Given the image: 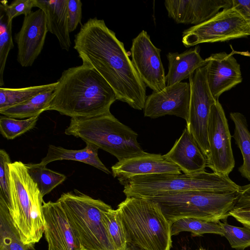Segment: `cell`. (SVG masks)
Masks as SVG:
<instances>
[{"label": "cell", "instance_id": "cell-1", "mask_svg": "<svg viewBox=\"0 0 250 250\" xmlns=\"http://www.w3.org/2000/svg\"><path fill=\"white\" fill-rule=\"evenodd\" d=\"M74 48L83 64L95 69L114 91L116 99L135 109H144L146 85L119 41L103 20L90 18L75 35Z\"/></svg>", "mask_w": 250, "mask_h": 250}, {"label": "cell", "instance_id": "cell-2", "mask_svg": "<svg viewBox=\"0 0 250 250\" xmlns=\"http://www.w3.org/2000/svg\"><path fill=\"white\" fill-rule=\"evenodd\" d=\"M47 110L71 118L92 117L110 111L117 100L106 81L94 68L82 64L65 70L57 81Z\"/></svg>", "mask_w": 250, "mask_h": 250}, {"label": "cell", "instance_id": "cell-3", "mask_svg": "<svg viewBox=\"0 0 250 250\" xmlns=\"http://www.w3.org/2000/svg\"><path fill=\"white\" fill-rule=\"evenodd\" d=\"M117 209L128 244L140 250H170L171 223L157 203L149 199L127 197Z\"/></svg>", "mask_w": 250, "mask_h": 250}, {"label": "cell", "instance_id": "cell-4", "mask_svg": "<svg viewBox=\"0 0 250 250\" xmlns=\"http://www.w3.org/2000/svg\"><path fill=\"white\" fill-rule=\"evenodd\" d=\"M128 197L148 199L187 191L239 192L240 186L228 175L206 171L193 174H152L119 180Z\"/></svg>", "mask_w": 250, "mask_h": 250}, {"label": "cell", "instance_id": "cell-5", "mask_svg": "<svg viewBox=\"0 0 250 250\" xmlns=\"http://www.w3.org/2000/svg\"><path fill=\"white\" fill-rule=\"evenodd\" d=\"M9 168L11 197L9 213L22 242L34 245L40 240L44 230L43 196L25 164L11 162Z\"/></svg>", "mask_w": 250, "mask_h": 250}, {"label": "cell", "instance_id": "cell-6", "mask_svg": "<svg viewBox=\"0 0 250 250\" xmlns=\"http://www.w3.org/2000/svg\"><path fill=\"white\" fill-rule=\"evenodd\" d=\"M65 134L114 156L118 161L146 153L137 141L138 134L110 112L92 117L71 118Z\"/></svg>", "mask_w": 250, "mask_h": 250}, {"label": "cell", "instance_id": "cell-7", "mask_svg": "<svg viewBox=\"0 0 250 250\" xmlns=\"http://www.w3.org/2000/svg\"><path fill=\"white\" fill-rule=\"evenodd\" d=\"M84 250H115L104 224V213L111 207L75 189L57 200Z\"/></svg>", "mask_w": 250, "mask_h": 250}, {"label": "cell", "instance_id": "cell-8", "mask_svg": "<svg viewBox=\"0 0 250 250\" xmlns=\"http://www.w3.org/2000/svg\"><path fill=\"white\" fill-rule=\"evenodd\" d=\"M238 197L239 192L192 190L164 194L148 199L159 205L172 224L174 221L184 218L219 223L228 218Z\"/></svg>", "mask_w": 250, "mask_h": 250}, {"label": "cell", "instance_id": "cell-9", "mask_svg": "<svg viewBox=\"0 0 250 250\" xmlns=\"http://www.w3.org/2000/svg\"><path fill=\"white\" fill-rule=\"evenodd\" d=\"M182 35V42L187 47L249 36L250 18L232 6L223 9L209 20L185 30Z\"/></svg>", "mask_w": 250, "mask_h": 250}, {"label": "cell", "instance_id": "cell-10", "mask_svg": "<svg viewBox=\"0 0 250 250\" xmlns=\"http://www.w3.org/2000/svg\"><path fill=\"white\" fill-rule=\"evenodd\" d=\"M190 98L187 128L206 157L208 154V122L216 100L208 83L206 66L197 69L188 78Z\"/></svg>", "mask_w": 250, "mask_h": 250}, {"label": "cell", "instance_id": "cell-11", "mask_svg": "<svg viewBox=\"0 0 250 250\" xmlns=\"http://www.w3.org/2000/svg\"><path fill=\"white\" fill-rule=\"evenodd\" d=\"M208 137L209 149L207 167L214 173L229 176L235 167V160L228 120L219 100L211 108Z\"/></svg>", "mask_w": 250, "mask_h": 250}, {"label": "cell", "instance_id": "cell-12", "mask_svg": "<svg viewBox=\"0 0 250 250\" xmlns=\"http://www.w3.org/2000/svg\"><path fill=\"white\" fill-rule=\"evenodd\" d=\"M130 50L132 62L146 85L154 92L165 88L167 85L161 50L153 44L146 31L142 30L133 39Z\"/></svg>", "mask_w": 250, "mask_h": 250}, {"label": "cell", "instance_id": "cell-13", "mask_svg": "<svg viewBox=\"0 0 250 250\" xmlns=\"http://www.w3.org/2000/svg\"><path fill=\"white\" fill-rule=\"evenodd\" d=\"M190 98L189 83L180 82L153 92L146 99L144 116L155 119L175 115L188 121Z\"/></svg>", "mask_w": 250, "mask_h": 250}, {"label": "cell", "instance_id": "cell-14", "mask_svg": "<svg viewBox=\"0 0 250 250\" xmlns=\"http://www.w3.org/2000/svg\"><path fill=\"white\" fill-rule=\"evenodd\" d=\"M45 16L39 9L24 16L21 28L15 35L17 61L22 67L32 65L42 52L48 32Z\"/></svg>", "mask_w": 250, "mask_h": 250}, {"label": "cell", "instance_id": "cell-15", "mask_svg": "<svg viewBox=\"0 0 250 250\" xmlns=\"http://www.w3.org/2000/svg\"><path fill=\"white\" fill-rule=\"evenodd\" d=\"M42 209L48 250H84L59 202L44 201Z\"/></svg>", "mask_w": 250, "mask_h": 250}, {"label": "cell", "instance_id": "cell-16", "mask_svg": "<svg viewBox=\"0 0 250 250\" xmlns=\"http://www.w3.org/2000/svg\"><path fill=\"white\" fill-rule=\"evenodd\" d=\"M205 60L208 83L215 100L242 82L240 65L232 54H212Z\"/></svg>", "mask_w": 250, "mask_h": 250}, {"label": "cell", "instance_id": "cell-17", "mask_svg": "<svg viewBox=\"0 0 250 250\" xmlns=\"http://www.w3.org/2000/svg\"><path fill=\"white\" fill-rule=\"evenodd\" d=\"M168 16L177 23L198 25L232 6V0H166Z\"/></svg>", "mask_w": 250, "mask_h": 250}, {"label": "cell", "instance_id": "cell-18", "mask_svg": "<svg viewBox=\"0 0 250 250\" xmlns=\"http://www.w3.org/2000/svg\"><path fill=\"white\" fill-rule=\"evenodd\" d=\"M112 175L118 180L152 174H180V168L164 155L144 154L118 161L111 167Z\"/></svg>", "mask_w": 250, "mask_h": 250}, {"label": "cell", "instance_id": "cell-19", "mask_svg": "<svg viewBox=\"0 0 250 250\" xmlns=\"http://www.w3.org/2000/svg\"><path fill=\"white\" fill-rule=\"evenodd\" d=\"M165 157L186 174L205 171L207 159L187 127Z\"/></svg>", "mask_w": 250, "mask_h": 250}, {"label": "cell", "instance_id": "cell-20", "mask_svg": "<svg viewBox=\"0 0 250 250\" xmlns=\"http://www.w3.org/2000/svg\"><path fill=\"white\" fill-rule=\"evenodd\" d=\"M68 0H34V7L44 13L48 31L56 36L62 49L71 45L68 26Z\"/></svg>", "mask_w": 250, "mask_h": 250}, {"label": "cell", "instance_id": "cell-21", "mask_svg": "<svg viewBox=\"0 0 250 250\" xmlns=\"http://www.w3.org/2000/svg\"><path fill=\"white\" fill-rule=\"evenodd\" d=\"M168 72L166 76V85L170 86L188 78L197 69L206 66L207 62L200 55L196 46L184 52H169Z\"/></svg>", "mask_w": 250, "mask_h": 250}, {"label": "cell", "instance_id": "cell-22", "mask_svg": "<svg viewBox=\"0 0 250 250\" xmlns=\"http://www.w3.org/2000/svg\"><path fill=\"white\" fill-rule=\"evenodd\" d=\"M86 144L84 148L79 150L68 149L59 146L49 145L46 156L39 164L46 166L53 161L73 160L88 164L107 174H110L111 172L98 157L99 148L92 144Z\"/></svg>", "mask_w": 250, "mask_h": 250}, {"label": "cell", "instance_id": "cell-23", "mask_svg": "<svg viewBox=\"0 0 250 250\" xmlns=\"http://www.w3.org/2000/svg\"><path fill=\"white\" fill-rule=\"evenodd\" d=\"M55 88L40 93L22 103L0 110V113L6 117L20 119L39 116L49 108Z\"/></svg>", "mask_w": 250, "mask_h": 250}, {"label": "cell", "instance_id": "cell-24", "mask_svg": "<svg viewBox=\"0 0 250 250\" xmlns=\"http://www.w3.org/2000/svg\"><path fill=\"white\" fill-rule=\"evenodd\" d=\"M0 250H36L34 245H25L15 226L8 208L0 198Z\"/></svg>", "mask_w": 250, "mask_h": 250}, {"label": "cell", "instance_id": "cell-25", "mask_svg": "<svg viewBox=\"0 0 250 250\" xmlns=\"http://www.w3.org/2000/svg\"><path fill=\"white\" fill-rule=\"evenodd\" d=\"M230 118L234 125L232 137L240 149L243 156V164L238 171L241 175L250 182V132L245 116L238 112L230 113Z\"/></svg>", "mask_w": 250, "mask_h": 250}, {"label": "cell", "instance_id": "cell-26", "mask_svg": "<svg viewBox=\"0 0 250 250\" xmlns=\"http://www.w3.org/2000/svg\"><path fill=\"white\" fill-rule=\"evenodd\" d=\"M58 82L23 88H0V110L24 102L38 94L55 88Z\"/></svg>", "mask_w": 250, "mask_h": 250}, {"label": "cell", "instance_id": "cell-27", "mask_svg": "<svg viewBox=\"0 0 250 250\" xmlns=\"http://www.w3.org/2000/svg\"><path fill=\"white\" fill-rule=\"evenodd\" d=\"M27 171L32 180L37 184L43 197L66 179L65 175L56 172L39 164H25Z\"/></svg>", "mask_w": 250, "mask_h": 250}, {"label": "cell", "instance_id": "cell-28", "mask_svg": "<svg viewBox=\"0 0 250 250\" xmlns=\"http://www.w3.org/2000/svg\"><path fill=\"white\" fill-rule=\"evenodd\" d=\"M183 231L190 232L193 236H199L206 233H213L224 236L223 230L218 223L191 218H181L172 222L171 226L172 236L176 235Z\"/></svg>", "mask_w": 250, "mask_h": 250}, {"label": "cell", "instance_id": "cell-29", "mask_svg": "<svg viewBox=\"0 0 250 250\" xmlns=\"http://www.w3.org/2000/svg\"><path fill=\"white\" fill-rule=\"evenodd\" d=\"M110 241L115 250H127L128 241L120 214L117 209L111 208L104 215Z\"/></svg>", "mask_w": 250, "mask_h": 250}, {"label": "cell", "instance_id": "cell-30", "mask_svg": "<svg viewBox=\"0 0 250 250\" xmlns=\"http://www.w3.org/2000/svg\"><path fill=\"white\" fill-rule=\"evenodd\" d=\"M39 116H37L26 119H18L1 116L0 133L8 140L14 139L33 128L39 120Z\"/></svg>", "mask_w": 250, "mask_h": 250}, {"label": "cell", "instance_id": "cell-31", "mask_svg": "<svg viewBox=\"0 0 250 250\" xmlns=\"http://www.w3.org/2000/svg\"><path fill=\"white\" fill-rule=\"evenodd\" d=\"M12 21H8L0 10V86L4 85L3 73L9 51L14 47L12 36Z\"/></svg>", "mask_w": 250, "mask_h": 250}, {"label": "cell", "instance_id": "cell-32", "mask_svg": "<svg viewBox=\"0 0 250 250\" xmlns=\"http://www.w3.org/2000/svg\"><path fill=\"white\" fill-rule=\"evenodd\" d=\"M224 231V236L230 247L237 250H244L250 247V229L230 225L227 223H218Z\"/></svg>", "mask_w": 250, "mask_h": 250}, {"label": "cell", "instance_id": "cell-33", "mask_svg": "<svg viewBox=\"0 0 250 250\" xmlns=\"http://www.w3.org/2000/svg\"><path fill=\"white\" fill-rule=\"evenodd\" d=\"M11 163L8 154L0 149V198L2 199L8 209L11 206V197L9 164Z\"/></svg>", "mask_w": 250, "mask_h": 250}, {"label": "cell", "instance_id": "cell-34", "mask_svg": "<svg viewBox=\"0 0 250 250\" xmlns=\"http://www.w3.org/2000/svg\"><path fill=\"white\" fill-rule=\"evenodd\" d=\"M7 3V1H1L0 7L8 21H12L15 17L21 15L24 16L29 15L34 7V0H15L9 5Z\"/></svg>", "mask_w": 250, "mask_h": 250}, {"label": "cell", "instance_id": "cell-35", "mask_svg": "<svg viewBox=\"0 0 250 250\" xmlns=\"http://www.w3.org/2000/svg\"><path fill=\"white\" fill-rule=\"evenodd\" d=\"M82 2L80 0H68V26L69 32L74 31L81 24Z\"/></svg>", "mask_w": 250, "mask_h": 250}, {"label": "cell", "instance_id": "cell-36", "mask_svg": "<svg viewBox=\"0 0 250 250\" xmlns=\"http://www.w3.org/2000/svg\"><path fill=\"white\" fill-rule=\"evenodd\" d=\"M234 208L250 210V183L240 186L239 197Z\"/></svg>", "mask_w": 250, "mask_h": 250}, {"label": "cell", "instance_id": "cell-37", "mask_svg": "<svg viewBox=\"0 0 250 250\" xmlns=\"http://www.w3.org/2000/svg\"><path fill=\"white\" fill-rule=\"evenodd\" d=\"M229 214L244 227L250 229V210L234 208Z\"/></svg>", "mask_w": 250, "mask_h": 250}, {"label": "cell", "instance_id": "cell-38", "mask_svg": "<svg viewBox=\"0 0 250 250\" xmlns=\"http://www.w3.org/2000/svg\"><path fill=\"white\" fill-rule=\"evenodd\" d=\"M232 6L240 10L245 16L250 18V0H232Z\"/></svg>", "mask_w": 250, "mask_h": 250}, {"label": "cell", "instance_id": "cell-39", "mask_svg": "<svg viewBox=\"0 0 250 250\" xmlns=\"http://www.w3.org/2000/svg\"><path fill=\"white\" fill-rule=\"evenodd\" d=\"M199 250H206V249H203V248H200V249H199Z\"/></svg>", "mask_w": 250, "mask_h": 250}]
</instances>
